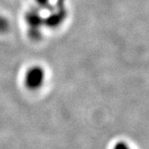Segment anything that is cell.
<instances>
[{"mask_svg":"<svg viewBox=\"0 0 149 149\" xmlns=\"http://www.w3.org/2000/svg\"><path fill=\"white\" fill-rule=\"evenodd\" d=\"M43 76L42 74L39 70L30 71L26 76V85L30 90L38 89L42 85Z\"/></svg>","mask_w":149,"mask_h":149,"instance_id":"6da1fadb","label":"cell"},{"mask_svg":"<svg viewBox=\"0 0 149 149\" xmlns=\"http://www.w3.org/2000/svg\"><path fill=\"white\" fill-rule=\"evenodd\" d=\"M113 149H133L132 147L125 141H118L113 146Z\"/></svg>","mask_w":149,"mask_h":149,"instance_id":"7a4b0ae2","label":"cell"}]
</instances>
